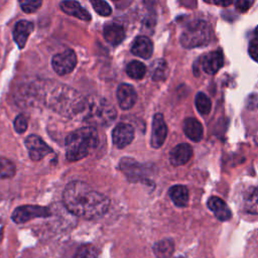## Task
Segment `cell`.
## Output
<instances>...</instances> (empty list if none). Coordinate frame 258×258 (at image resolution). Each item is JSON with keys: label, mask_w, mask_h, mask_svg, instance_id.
<instances>
[{"label": "cell", "mask_w": 258, "mask_h": 258, "mask_svg": "<svg viewBox=\"0 0 258 258\" xmlns=\"http://www.w3.org/2000/svg\"><path fill=\"white\" fill-rule=\"evenodd\" d=\"M118 104L121 109L129 110L134 106L137 100V94L135 89L129 84L119 85L116 92Z\"/></svg>", "instance_id": "7c38bea8"}, {"label": "cell", "mask_w": 258, "mask_h": 258, "mask_svg": "<svg viewBox=\"0 0 258 258\" xmlns=\"http://www.w3.org/2000/svg\"><path fill=\"white\" fill-rule=\"evenodd\" d=\"M248 52H249L250 56L252 57V59L258 62V43L252 42V43L249 45Z\"/></svg>", "instance_id": "d6a6232c"}, {"label": "cell", "mask_w": 258, "mask_h": 258, "mask_svg": "<svg viewBox=\"0 0 258 258\" xmlns=\"http://www.w3.org/2000/svg\"><path fill=\"white\" fill-rule=\"evenodd\" d=\"M15 164L5 158V157H0V178H10L15 174Z\"/></svg>", "instance_id": "4316f807"}, {"label": "cell", "mask_w": 258, "mask_h": 258, "mask_svg": "<svg viewBox=\"0 0 258 258\" xmlns=\"http://www.w3.org/2000/svg\"><path fill=\"white\" fill-rule=\"evenodd\" d=\"M224 63L223 53L220 50H215L207 53L202 59L203 71L208 75L216 74Z\"/></svg>", "instance_id": "5bb4252c"}, {"label": "cell", "mask_w": 258, "mask_h": 258, "mask_svg": "<svg viewBox=\"0 0 258 258\" xmlns=\"http://www.w3.org/2000/svg\"><path fill=\"white\" fill-rule=\"evenodd\" d=\"M74 258H98V251L93 245H82L77 250Z\"/></svg>", "instance_id": "83f0119b"}, {"label": "cell", "mask_w": 258, "mask_h": 258, "mask_svg": "<svg viewBox=\"0 0 258 258\" xmlns=\"http://www.w3.org/2000/svg\"><path fill=\"white\" fill-rule=\"evenodd\" d=\"M44 103L51 110L69 118L83 117L87 107V99L63 84H49L44 94Z\"/></svg>", "instance_id": "7a4b0ae2"}, {"label": "cell", "mask_w": 258, "mask_h": 258, "mask_svg": "<svg viewBox=\"0 0 258 258\" xmlns=\"http://www.w3.org/2000/svg\"><path fill=\"white\" fill-rule=\"evenodd\" d=\"M59 7L64 13L77 17L81 20L90 21L92 18L91 14L85 8H83L79 2L75 0H63L60 2Z\"/></svg>", "instance_id": "2e32d148"}, {"label": "cell", "mask_w": 258, "mask_h": 258, "mask_svg": "<svg viewBox=\"0 0 258 258\" xmlns=\"http://www.w3.org/2000/svg\"><path fill=\"white\" fill-rule=\"evenodd\" d=\"M150 73H151L152 80L155 82L165 80L168 74L167 62L162 58H158L154 60L150 67Z\"/></svg>", "instance_id": "cb8c5ba5"}, {"label": "cell", "mask_w": 258, "mask_h": 258, "mask_svg": "<svg viewBox=\"0 0 258 258\" xmlns=\"http://www.w3.org/2000/svg\"><path fill=\"white\" fill-rule=\"evenodd\" d=\"M3 226H4V224H3V220H2V218H1V216H0V241H1V239H2V234H3Z\"/></svg>", "instance_id": "d590c367"}, {"label": "cell", "mask_w": 258, "mask_h": 258, "mask_svg": "<svg viewBox=\"0 0 258 258\" xmlns=\"http://www.w3.org/2000/svg\"><path fill=\"white\" fill-rule=\"evenodd\" d=\"M49 216H50V211L46 207L25 205V206L16 208L11 215V219L16 224H22L35 218H44Z\"/></svg>", "instance_id": "8992f818"}, {"label": "cell", "mask_w": 258, "mask_h": 258, "mask_svg": "<svg viewBox=\"0 0 258 258\" xmlns=\"http://www.w3.org/2000/svg\"><path fill=\"white\" fill-rule=\"evenodd\" d=\"M255 36H256V38L258 39V26H257L256 29H255Z\"/></svg>", "instance_id": "8d00e7d4"}, {"label": "cell", "mask_w": 258, "mask_h": 258, "mask_svg": "<svg viewBox=\"0 0 258 258\" xmlns=\"http://www.w3.org/2000/svg\"><path fill=\"white\" fill-rule=\"evenodd\" d=\"M103 34L106 41L112 45L120 44L125 37V31L123 26L115 23H110L105 25Z\"/></svg>", "instance_id": "ffe728a7"}, {"label": "cell", "mask_w": 258, "mask_h": 258, "mask_svg": "<svg viewBox=\"0 0 258 258\" xmlns=\"http://www.w3.org/2000/svg\"><path fill=\"white\" fill-rule=\"evenodd\" d=\"M247 107L251 110L258 108V96L257 95L249 96V98L247 100Z\"/></svg>", "instance_id": "836d02e7"}, {"label": "cell", "mask_w": 258, "mask_h": 258, "mask_svg": "<svg viewBox=\"0 0 258 258\" xmlns=\"http://www.w3.org/2000/svg\"><path fill=\"white\" fill-rule=\"evenodd\" d=\"M234 0H214V2L219 5V6H222V7H227L229 5H231L233 3Z\"/></svg>", "instance_id": "e575fe53"}, {"label": "cell", "mask_w": 258, "mask_h": 258, "mask_svg": "<svg viewBox=\"0 0 258 258\" xmlns=\"http://www.w3.org/2000/svg\"><path fill=\"white\" fill-rule=\"evenodd\" d=\"M167 136V126L161 113H156L152 120V129L150 144L153 148H159L163 145Z\"/></svg>", "instance_id": "9c48e42d"}, {"label": "cell", "mask_w": 258, "mask_h": 258, "mask_svg": "<svg viewBox=\"0 0 258 258\" xmlns=\"http://www.w3.org/2000/svg\"><path fill=\"white\" fill-rule=\"evenodd\" d=\"M77 64V55L73 49H66L64 51L55 54L51 59L53 71L59 75L64 76L70 74Z\"/></svg>", "instance_id": "52a82bcc"}, {"label": "cell", "mask_w": 258, "mask_h": 258, "mask_svg": "<svg viewBox=\"0 0 258 258\" xmlns=\"http://www.w3.org/2000/svg\"><path fill=\"white\" fill-rule=\"evenodd\" d=\"M25 146L27 148L29 157L34 161L41 160L47 154L52 152V149L39 136L35 134L29 135L25 139Z\"/></svg>", "instance_id": "ba28073f"}, {"label": "cell", "mask_w": 258, "mask_h": 258, "mask_svg": "<svg viewBox=\"0 0 258 258\" xmlns=\"http://www.w3.org/2000/svg\"><path fill=\"white\" fill-rule=\"evenodd\" d=\"M113 1H115V0H113Z\"/></svg>", "instance_id": "f35d334b"}, {"label": "cell", "mask_w": 258, "mask_h": 258, "mask_svg": "<svg viewBox=\"0 0 258 258\" xmlns=\"http://www.w3.org/2000/svg\"><path fill=\"white\" fill-rule=\"evenodd\" d=\"M211 29L204 20H195L187 24L180 35V43L185 48L204 46L210 42Z\"/></svg>", "instance_id": "5b68a950"}, {"label": "cell", "mask_w": 258, "mask_h": 258, "mask_svg": "<svg viewBox=\"0 0 258 258\" xmlns=\"http://www.w3.org/2000/svg\"><path fill=\"white\" fill-rule=\"evenodd\" d=\"M195 104L196 108L199 111L200 114L202 115H208L211 111L212 108V103L210 98L205 94V93H198L195 99Z\"/></svg>", "instance_id": "484cf974"}, {"label": "cell", "mask_w": 258, "mask_h": 258, "mask_svg": "<svg viewBox=\"0 0 258 258\" xmlns=\"http://www.w3.org/2000/svg\"><path fill=\"white\" fill-rule=\"evenodd\" d=\"M243 207L248 214L258 215V187L250 186L243 196Z\"/></svg>", "instance_id": "44dd1931"}, {"label": "cell", "mask_w": 258, "mask_h": 258, "mask_svg": "<svg viewBox=\"0 0 258 258\" xmlns=\"http://www.w3.org/2000/svg\"><path fill=\"white\" fill-rule=\"evenodd\" d=\"M174 251V243L171 239H163L153 245V252L157 258H171Z\"/></svg>", "instance_id": "603a6c76"}, {"label": "cell", "mask_w": 258, "mask_h": 258, "mask_svg": "<svg viewBox=\"0 0 258 258\" xmlns=\"http://www.w3.org/2000/svg\"><path fill=\"white\" fill-rule=\"evenodd\" d=\"M183 132L188 139L194 142H200L203 138V126L199 120L188 117L183 122Z\"/></svg>", "instance_id": "d6986e66"}, {"label": "cell", "mask_w": 258, "mask_h": 258, "mask_svg": "<svg viewBox=\"0 0 258 258\" xmlns=\"http://www.w3.org/2000/svg\"><path fill=\"white\" fill-rule=\"evenodd\" d=\"M134 138V129L130 124L119 123L112 132L113 143L118 148H124L129 145Z\"/></svg>", "instance_id": "8fae6325"}, {"label": "cell", "mask_w": 258, "mask_h": 258, "mask_svg": "<svg viewBox=\"0 0 258 258\" xmlns=\"http://www.w3.org/2000/svg\"><path fill=\"white\" fill-rule=\"evenodd\" d=\"M127 75L134 80H141L146 74V67L139 60H132L126 67Z\"/></svg>", "instance_id": "d4e9b609"}, {"label": "cell", "mask_w": 258, "mask_h": 258, "mask_svg": "<svg viewBox=\"0 0 258 258\" xmlns=\"http://www.w3.org/2000/svg\"><path fill=\"white\" fill-rule=\"evenodd\" d=\"M114 106L102 97H89L83 119L94 125L108 126L116 118Z\"/></svg>", "instance_id": "277c9868"}, {"label": "cell", "mask_w": 258, "mask_h": 258, "mask_svg": "<svg viewBox=\"0 0 258 258\" xmlns=\"http://www.w3.org/2000/svg\"><path fill=\"white\" fill-rule=\"evenodd\" d=\"M191 156V146L187 143H180L171 149L169 153V161L173 166H180L187 163Z\"/></svg>", "instance_id": "4fadbf2b"}, {"label": "cell", "mask_w": 258, "mask_h": 258, "mask_svg": "<svg viewBox=\"0 0 258 258\" xmlns=\"http://www.w3.org/2000/svg\"><path fill=\"white\" fill-rule=\"evenodd\" d=\"M33 30V24L27 20H21L16 23L13 30V38L19 48H23L27 38Z\"/></svg>", "instance_id": "e0dca14e"}, {"label": "cell", "mask_w": 258, "mask_h": 258, "mask_svg": "<svg viewBox=\"0 0 258 258\" xmlns=\"http://www.w3.org/2000/svg\"><path fill=\"white\" fill-rule=\"evenodd\" d=\"M168 195L176 207H186L188 204V190L184 185L176 184L169 188Z\"/></svg>", "instance_id": "7402d4cb"}, {"label": "cell", "mask_w": 258, "mask_h": 258, "mask_svg": "<svg viewBox=\"0 0 258 258\" xmlns=\"http://www.w3.org/2000/svg\"><path fill=\"white\" fill-rule=\"evenodd\" d=\"M14 129L17 133L22 134L26 131L27 129V119L23 114H19L15 119H14Z\"/></svg>", "instance_id": "4dcf8cb0"}, {"label": "cell", "mask_w": 258, "mask_h": 258, "mask_svg": "<svg viewBox=\"0 0 258 258\" xmlns=\"http://www.w3.org/2000/svg\"><path fill=\"white\" fill-rule=\"evenodd\" d=\"M99 144V135L95 127H82L66 137V156L69 161L85 158L91 149Z\"/></svg>", "instance_id": "3957f363"}, {"label": "cell", "mask_w": 258, "mask_h": 258, "mask_svg": "<svg viewBox=\"0 0 258 258\" xmlns=\"http://www.w3.org/2000/svg\"><path fill=\"white\" fill-rule=\"evenodd\" d=\"M208 208L214 213L215 217L220 221H228L232 218V212L228 205L218 197H211L208 200Z\"/></svg>", "instance_id": "9a60e30c"}, {"label": "cell", "mask_w": 258, "mask_h": 258, "mask_svg": "<svg viewBox=\"0 0 258 258\" xmlns=\"http://www.w3.org/2000/svg\"><path fill=\"white\" fill-rule=\"evenodd\" d=\"M254 3V0H236V8L240 12H245L247 11Z\"/></svg>", "instance_id": "1f68e13d"}, {"label": "cell", "mask_w": 258, "mask_h": 258, "mask_svg": "<svg viewBox=\"0 0 258 258\" xmlns=\"http://www.w3.org/2000/svg\"><path fill=\"white\" fill-rule=\"evenodd\" d=\"M21 9L25 13H32L36 11L42 3V0H18Z\"/></svg>", "instance_id": "f546056e"}, {"label": "cell", "mask_w": 258, "mask_h": 258, "mask_svg": "<svg viewBox=\"0 0 258 258\" xmlns=\"http://www.w3.org/2000/svg\"><path fill=\"white\" fill-rule=\"evenodd\" d=\"M119 168L126 175V177L132 182H135L144 178V174H145L144 166L132 158H129V157L122 158L119 163Z\"/></svg>", "instance_id": "30bf717a"}, {"label": "cell", "mask_w": 258, "mask_h": 258, "mask_svg": "<svg viewBox=\"0 0 258 258\" xmlns=\"http://www.w3.org/2000/svg\"><path fill=\"white\" fill-rule=\"evenodd\" d=\"M62 202L71 214L87 220L104 216L110 206V201L105 195L81 180H74L66 185Z\"/></svg>", "instance_id": "6da1fadb"}, {"label": "cell", "mask_w": 258, "mask_h": 258, "mask_svg": "<svg viewBox=\"0 0 258 258\" xmlns=\"http://www.w3.org/2000/svg\"><path fill=\"white\" fill-rule=\"evenodd\" d=\"M91 4L95 11L102 16H109L112 13L110 5L105 0H91Z\"/></svg>", "instance_id": "f1b7e54d"}, {"label": "cell", "mask_w": 258, "mask_h": 258, "mask_svg": "<svg viewBox=\"0 0 258 258\" xmlns=\"http://www.w3.org/2000/svg\"><path fill=\"white\" fill-rule=\"evenodd\" d=\"M255 140H256V143L258 144V134L256 135V138H255Z\"/></svg>", "instance_id": "74e56055"}, {"label": "cell", "mask_w": 258, "mask_h": 258, "mask_svg": "<svg viewBox=\"0 0 258 258\" xmlns=\"http://www.w3.org/2000/svg\"><path fill=\"white\" fill-rule=\"evenodd\" d=\"M131 52L139 57L142 58H149L153 52V44L151 40L146 36H138L135 38Z\"/></svg>", "instance_id": "ac0fdd59"}]
</instances>
